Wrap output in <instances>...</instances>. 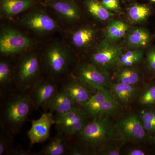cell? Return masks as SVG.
<instances>
[{
  "instance_id": "6da1fadb",
  "label": "cell",
  "mask_w": 155,
  "mask_h": 155,
  "mask_svg": "<svg viewBox=\"0 0 155 155\" xmlns=\"http://www.w3.org/2000/svg\"><path fill=\"white\" fill-rule=\"evenodd\" d=\"M115 127L107 118L95 117L86 125L78 134L81 140L91 147L99 146L110 140L115 135Z\"/></svg>"
},
{
  "instance_id": "1f68e13d",
  "label": "cell",
  "mask_w": 155,
  "mask_h": 155,
  "mask_svg": "<svg viewBox=\"0 0 155 155\" xmlns=\"http://www.w3.org/2000/svg\"><path fill=\"white\" fill-rule=\"evenodd\" d=\"M103 5L109 11L118 12L120 10L119 0H102Z\"/></svg>"
},
{
  "instance_id": "44dd1931",
  "label": "cell",
  "mask_w": 155,
  "mask_h": 155,
  "mask_svg": "<svg viewBox=\"0 0 155 155\" xmlns=\"http://www.w3.org/2000/svg\"><path fill=\"white\" fill-rule=\"evenodd\" d=\"M84 4L89 14L100 21H107L114 16V14L97 0H86Z\"/></svg>"
},
{
  "instance_id": "e0dca14e",
  "label": "cell",
  "mask_w": 155,
  "mask_h": 155,
  "mask_svg": "<svg viewBox=\"0 0 155 155\" xmlns=\"http://www.w3.org/2000/svg\"><path fill=\"white\" fill-rule=\"evenodd\" d=\"M86 119L84 111L75 107L67 113L57 116L55 124L60 131L64 133L70 126Z\"/></svg>"
},
{
  "instance_id": "7c38bea8",
  "label": "cell",
  "mask_w": 155,
  "mask_h": 155,
  "mask_svg": "<svg viewBox=\"0 0 155 155\" xmlns=\"http://www.w3.org/2000/svg\"><path fill=\"white\" fill-rule=\"evenodd\" d=\"M31 97L37 107H47L48 103L58 91L55 84L50 81L39 80L32 87Z\"/></svg>"
},
{
  "instance_id": "f546056e",
  "label": "cell",
  "mask_w": 155,
  "mask_h": 155,
  "mask_svg": "<svg viewBox=\"0 0 155 155\" xmlns=\"http://www.w3.org/2000/svg\"><path fill=\"white\" fill-rule=\"evenodd\" d=\"M137 57H143V52L142 51L139 50H134L126 52L125 54H122L119 58L117 64L120 66L126 60L130 58H137Z\"/></svg>"
},
{
  "instance_id": "2e32d148",
  "label": "cell",
  "mask_w": 155,
  "mask_h": 155,
  "mask_svg": "<svg viewBox=\"0 0 155 155\" xmlns=\"http://www.w3.org/2000/svg\"><path fill=\"white\" fill-rule=\"evenodd\" d=\"M82 107L85 113L91 117L95 118L113 114L117 110L118 104L113 97L104 101L93 104L86 103Z\"/></svg>"
},
{
  "instance_id": "d590c367",
  "label": "cell",
  "mask_w": 155,
  "mask_h": 155,
  "mask_svg": "<svg viewBox=\"0 0 155 155\" xmlns=\"http://www.w3.org/2000/svg\"><path fill=\"white\" fill-rule=\"evenodd\" d=\"M84 150L76 147H72L69 150V153L72 155H85L87 153Z\"/></svg>"
},
{
  "instance_id": "8992f818",
  "label": "cell",
  "mask_w": 155,
  "mask_h": 155,
  "mask_svg": "<svg viewBox=\"0 0 155 155\" xmlns=\"http://www.w3.org/2000/svg\"><path fill=\"white\" fill-rule=\"evenodd\" d=\"M34 41L16 28H3L0 34V52L3 55L17 54L33 46Z\"/></svg>"
},
{
  "instance_id": "4dcf8cb0",
  "label": "cell",
  "mask_w": 155,
  "mask_h": 155,
  "mask_svg": "<svg viewBox=\"0 0 155 155\" xmlns=\"http://www.w3.org/2000/svg\"><path fill=\"white\" fill-rule=\"evenodd\" d=\"M98 153L103 155H119L120 149L116 146H107L102 147L98 150Z\"/></svg>"
},
{
  "instance_id": "484cf974",
  "label": "cell",
  "mask_w": 155,
  "mask_h": 155,
  "mask_svg": "<svg viewBox=\"0 0 155 155\" xmlns=\"http://www.w3.org/2000/svg\"><path fill=\"white\" fill-rule=\"evenodd\" d=\"M145 130L147 132L155 133V111H143L140 116Z\"/></svg>"
},
{
  "instance_id": "74e56055",
  "label": "cell",
  "mask_w": 155,
  "mask_h": 155,
  "mask_svg": "<svg viewBox=\"0 0 155 155\" xmlns=\"http://www.w3.org/2000/svg\"><path fill=\"white\" fill-rule=\"evenodd\" d=\"M42 2V3L48 2H51V1H55V0H40Z\"/></svg>"
},
{
  "instance_id": "8d00e7d4",
  "label": "cell",
  "mask_w": 155,
  "mask_h": 155,
  "mask_svg": "<svg viewBox=\"0 0 155 155\" xmlns=\"http://www.w3.org/2000/svg\"><path fill=\"white\" fill-rule=\"evenodd\" d=\"M127 155H144L145 153L141 150L139 149H133L128 151Z\"/></svg>"
},
{
  "instance_id": "f1b7e54d",
  "label": "cell",
  "mask_w": 155,
  "mask_h": 155,
  "mask_svg": "<svg viewBox=\"0 0 155 155\" xmlns=\"http://www.w3.org/2000/svg\"><path fill=\"white\" fill-rule=\"evenodd\" d=\"M86 119L75 123L67 129L64 134L67 135L71 136L79 134L83 129L87 123Z\"/></svg>"
},
{
  "instance_id": "d6986e66",
  "label": "cell",
  "mask_w": 155,
  "mask_h": 155,
  "mask_svg": "<svg viewBox=\"0 0 155 155\" xmlns=\"http://www.w3.org/2000/svg\"><path fill=\"white\" fill-rule=\"evenodd\" d=\"M151 39L150 34L146 29L136 28L130 31L127 35V44L130 48H140L147 46Z\"/></svg>"
},
{
  "instance_id": "836d02e7",
  "label": "cell",
  "mask_w": 155,
  "mask_h": 155,
  "mask_svg": "<svg viewBox=\"0 0 155 155\" xmlns=\"http://www.w3.org/2000/svg\"><path fill=\"white\" fill-rule=\"evenodd\" d=\"M10 150V142L9 139L3 135L0 138V155H2L9 152Z\"/></svg>"
},
{
  "instance_id": "cb8c5ba5",
  "label": "cell",
  "mask_w": 155,
  "mask_h": 155,
  "mask_svg": "<svg viewBox=\"0 0 155 155\" xmlns=\"http://www.w3.org/2000/svg\"><path fill=\"white\" fill-rule=\"evenodd\" d=\"M151 11L147 6L143 5H133L128 9L127 15L134 22H140L144 21L150 15Z\"/></svg>"
},
{
  "instance_id": "277c9868",
  "label": "cell",
  "mask_w": 155,
  "mask_h": 155,
  "mask_svg": "<svg viewBox=\"0 0 155 155\" xmlns=\"http://www.w3.org/2000/svg\"><path fill=\"white\" fill-rule=\"evenodd\" d=\"M71 60V54L67 47L58 42L48 46L42 57L45 68L54 76H61L66 73Z\"/></svg>"
},
{
  "instance_id": "4fadbf2b",
  "label": "cell",
  "mask_w": 155,
  "mask_h": 155,
  "mask_svg": "<svg viewBox=\"0 0 155 155\" xmlns=\"http://www.w3.org/2000/svg\"><path fill=\"white\" fill-rule=\"evenodd\" d=\"M97 37L95 28L85 25L73 31L70 34L69 40L74 48L79 50L86 49L94 44Z\"/></svg>"
},
{
  "instance_id": "9c48e42d",
  "label": "cell",
  "mask_w": 155,
  "mask_h": 155,
  "mask_svg": "<svg viewBox=\"0 0 155 155\" xmlns=\"http://www.w3.org/2000/svg\"><path fill=\"white\" fill-rule=\"evenodd\" d=\"M117 130L120 137L126 141L138 142L143 140L146 137V131L141 120L134 114L121 120Z\"/></svg>"
},
{
  "instance_id": "3957f363",
  "label": "cell",
  "mask_w": 155,
  "mask_h": 155,
  "mask_svg": "<svg viewBox=\"0 0 155 155\" xmlns=\"http://www.w3.org/2000/svg\"><path fill=\"white\" fill-rule=\"evenodd\" d=\"M33 104L31 96L22 94L14 97L7 104L3 120L9 130H19L28 118Z\"/></svg>"
},
{
  "instance_id": "f35d334b",
  "label": "cell",
  "mask_w": 155,
  "mask_h": 155,
  "mask_svg": "<svg viewBox=\"0 0 155 155\" xmlns=\"http://www.w3.org/2000/svg\"><path fill=\"white\" fill-rule=\"evenodd\" d=\"M151 1H152L153 2H155V0H151Z\"/></svg>"
},
{
  "instance_id": "ffe728a7",
  "label": "cell",
  "mask_w": 155,
  "mask_h": 155,
  "mask_svg": "<svg viewBox=\"0 0 155 155\" xmlns=\"http://www.w3.org/2000/svg\"><path fill=\"white\" fill-rule=\"evenodd\" d=\"M129 28L127 23L122 20H113L108 24L104 31L106 39L108 41H117L125 35Z\"/></svg>"
},
{
  "instance_id": "ba28073f",
  "label": "cell",
  "mask_w": 155,
  "mask_h": 155,
  "mask_svg": "<svg viewBox=\"0 0 155 155\" xmlns=\"http://www.w3.org/2000/svg\"><path fill=\"white\" fill-rule=\"evenodd\" d=\"M122 52L121 45L104 40L92 54V63L104 70L112 68L117 64Z\"/></svg>"
},
{
  "instance_id": "30bf717a",
  "label": "cell",
  "mask_w": 155,
  "mask_h": 155,
  "mask_svg": "<svg viewBox=\"0 0 155 155\" xmlns=\"http://www.w3.org/2000/svg\"><path fill=\"white\" fill-rule=\"evenodd\" d=\"M42 3L67 25L77 22L81 17L80 9L73 0H55Z\"/></svg>"
},
{
  "instance_id": "8fae6325",
  "label": "cell",
  "mask_w": 155,
  "mask_h": 155,
  "mask_svg": "<svg viewBox=\"0 0 155 155\" xmlns=\"http://www.w3.org/2000/svg\"><path fill=\"white\" fill-rule=\"evenodd\" d=\"M55 122L51 112L44 113L38 119L32 120L31 127L27 133L31 144L41 143L48 139L51 127Z\"/></svg>"
},
{
  "instance_id": "5bb4252c",
  "label": "cell",
  "mask_w": 155,
  "mask_h": 155,
  "mask_svg": "<svg viewBox=\"0 0 155 155\" xmlns=\"http://www.w3.org/2000/svg\"><path fill=\"white\" fill-rule=\"evenodd\" d=\"M75 104L66 89L64 88L57 91L51 98L47 107L57 114V116L64 114L75 107Z\"/></svg>"
},
{
  "instance_id": "d6a6232c",
  "label": "cell",
  "mask_w": 155,
  "mask_h": 155,
  "mask_svg": "<svg viewBox=\"0 0 155 155\" xmlns=\"http://www.w3.org/2000/svg\"><path fill=\"white\" fill-rule=\"evenodd\" d=\"M147 67L153 71L155 70V47L149 50L147 56Z\"/></svg>"
},
{
  "instance_id": "9a60e30c",
  "label": "cell",
  "mask_w": 155,
  "mask_h": 155,
  "mask_svg": "<svg viewBox=\"0 0 155 155\" xmlns=\"http://www.w3.org/2000/svg\"><path fill=\"white\" fill-rule=\"evenodd\" d=\"M34 0H1V16L11 18L28 11L33 8Z\"/></svg>"
},
{
  "instance_id": "83f0119b",
  "label": "cell",
  "mask_w": 155,
  "mask_h": 155,
  "mask_svg": "<svg viewBox=\"0 0 155 155\" xmlns=\"http://www.w3.org/2000/svg\"><path fill=\"white\" fill-rule=\"evenodd\" d=\"M139 102L143 106H149L155 104V85L146 90L140 97Z\"/></svg>"
},
{
  "instance_id": "e575fe53",
  "label": "cell",
  "mask_w": 155,
  "mask_h": 155,
  "mask_svg": "<svg viewBox=\"0 0 155 155\" xmlns=\"http://www.w3.org/2000/svg\"><path fill=\"white\" fill-rule=\"evenodd\" d=\"M143 57H137V58H130L126 60L120 67H131L133 65L138 64L142 60Z\"/></svg>"
},
{
  "instance_id": "4316f807",
  "label": "cell",
  "mask_w": 155,
  "mask_h": 155,
  "mask_svg": "<svg viewBox=\"0 0 155 155\" xmlns=\"http://www.w3.org/2000/svg\"><path fill=\"white\" fill-rule=\"evenodd\" d=\"M12 71L8 62L1 60L0 62V83L5 85L10 83L12 78Z\"/></svg>"
},
{
  "instance_id": "52a82bcc",
  "label": "cell",
  "mask_w": 155,
  "mask_h": 155,
  "mask_svg": "<svg viewBox=\"0 0 155 155\" xmlns=\"http://www.w3.org/2000/svg\"><path fill=\"white\" fill-rule=\"evenodd\" d=\"M77 75L78 80L87 87L97 91L106 88L110 83L107 72L92 63L80 65L78 69Z\"/></svg>"
},
{
  "instance_id": "7402d4cb",
  "label": "cell",
  "mask_w": 155,
  "mask_h": 155,
  "mask_svg": "<svg viewBox=\"0 0 155 155\" xmlns=\"http://www.w3.org/2000/svg\"><path fill=\"white\" fill-rule=\"evenodd\" d=\"M137 89L134 85L117 82L112 87V93L116 99L122 104L129 102L135 95Z\"/></svg>"
},
{
  "instance_id": "ac0fdd59",
  "label": "cell",
  "mask_w": 155,
  "mask_h": 155,
  "mask_svg": "<svg viewBox=\"0 0 155 155\" xmlns=\"http://www.w3.org/2000/svg\"><path fill=\"white\" fill-rule=\"evenodd\" d=\"M75 104L83 106L91 97L85 84L80 80H74L64 87Z\"/></svg>"
},
{
  "instance_id": "d4e9b609",
  "label": "cell",
  "mask_w": 155,
  "mask_h": 155,
  "mask_svg": "<svg viewBox=\"0 0 155 155\" xmlns=\"http://www.w3.org/2000/svg\"><path fill=\"white\" fill-rule=\"evenodd\" d=\"M117 78L118 82L134 85L139 81L140 75L136 69L127 68L118 72Z\"/></svg>"
},
{
  "instance_id": "603a6c76",
  "label": "cell",
  "mask_w": 155,
  "mask_h": 155,
  "mask_svg": "<svg viewBox=\"0 0 155 155\" xmlns=\"http://www.w3.org/2000/svg\"><path fill=\"white\" fill-rule=\"evenodd\" d=\"M67 144L64 137H56L50 141L41 151L45 155H62L65 154Z\"/></svg>"
},
{
  "instance_id": "7a4b0ae2",
  "label": "cell",
  "mask_w": 155,
  "mask_h": 155,
  "mask_svg": "<svg viewBox=\"0 0 155 155\" xmlns=\"http://www.w3.org/2000/svg\"><path fill=\"white\" fill-rule=\"evenodd\" d=\"M19 23L34 33L45 36L58 31L60 26L45 10L39 8H31L20 18Z\"/></svg>"
},
{
  "instance_id": "5b68a950",
  "label": "cell",
  "mask_w": 155,
  "mask_h": 155,
  "mask_svg": "<svg viewBox=\"0 0 155 155\" xmlns=\"http://www.w3.org/2000/svg\"><path fill=\"white\" fill-rule=\"evenodd\" d=\"M41 61L36 53L28 52L19 60L16 75L17 86L21 90L33 87L40 80Z\"/></svg>"
}]
</instances>
